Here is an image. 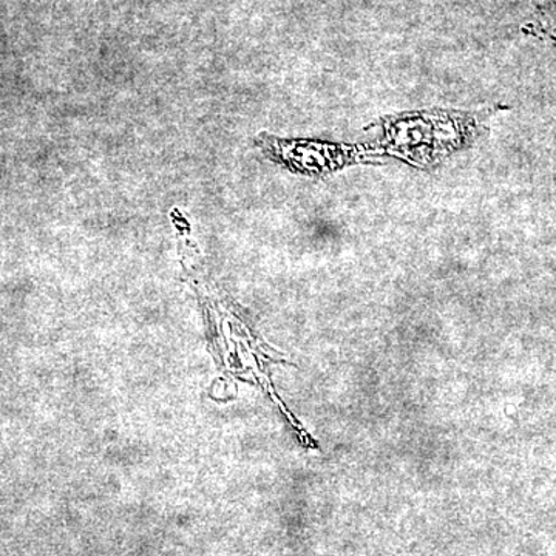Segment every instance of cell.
<instances>
[{"label":"cell","instance_id":"6da1fadb","mask_svg":"<svg viewBox=\"0 0 556 556\" xmlns=\"http://www.w3.org/2000/svg\"><path fill=\"white\" fill-rule=\"evenodd\" d=\"M552 9L556 10V0H554V3H552Z\"/></svg>","mask_w":556,"mask_h":556}]
</instances>
